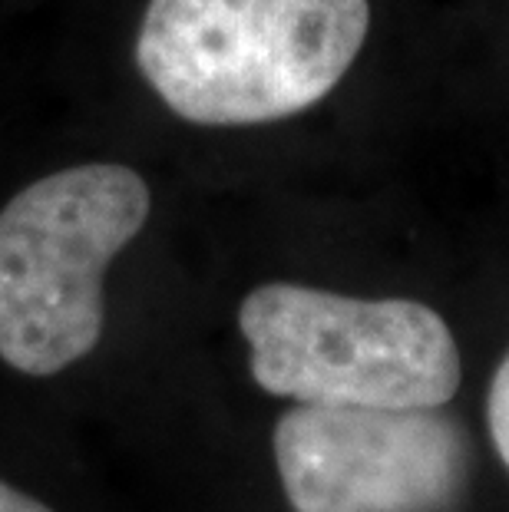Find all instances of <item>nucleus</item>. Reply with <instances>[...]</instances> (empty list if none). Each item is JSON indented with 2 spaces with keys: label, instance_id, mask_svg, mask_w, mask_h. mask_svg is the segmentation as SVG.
Instances as JSON below:
<instances>
[{
  "label": "nucleus",
  "instance_id": "nucleus-4",
  "mask_svg": "<svg viewBox=\"0 0 509 512\" xmlns=\"http://www.w3.org/2000/svg\"><path fill=\"white\" fill-rule=\"evenodd\" d=\"M272 446L295 512H447L470 470L467 433L440 407L295 403Z\"/></svg>",
  "mask_w": 509,
  "mask_h": 512
},
{
  "label": "nucleus",
  "instance_id": "nucleus-5",
  "mask_svg": "<svg viewBox=\"0 0 509 512\" xmlns=\"http://www.w3.org/2000/svg\"><path fill=\"white\" fill-rule=\"evenodd\" d=\"M486 423H490V437L503 466L509 470V351L500 361L490 384V400H486Z\"/></svg>",
  "mask_w": 509,
  "mask_h": 512
},
{
  "label": "nucleus",
  "instance_id": "nucleus-2",
  "mask_svg": "<svg viewBox=\"0 0 509 512\" xmlns=\"http://www.w3.org/2000/svg\"><path fill=\"white\" fill-rule=\"evenodd\" d=\"M143 176L86 162L27 185L0 212V361L50 377L100 344L103 275L143 232Z\"/></svg>",
  "mask_w": 509,
  "mask_h": 512
},
{
  "label": "nucleus",
  "instance_id": "nucleus-6",
  "mask_svg": "<svg viewBox=\"0 0 509 512\" xmlns=\"http://www.w3.org/2000/svg\"><path fill=\"white\" fill-rule=\"evenodd\" d=\"M0 512H53L50 506H43L40 499L20 493L7 483V479H0Z\"/></svg>",
  "mask_w": 509,
  "mask_h": 512
},
{
  "label": "nucleus",
  "instance_id": "nucleus-1",
  "mask_svg": "<svg viewBox=\"0 0 509 512\" xmlns=\"http://www.w3.org/2000/svg\"><path fill=\"white\" fill-rule=\"evenodd\" d=\"M371 0H149L136 63L196 126H258L321 103L354 67Z\"/></svg>",
  "mask_w": 509,
  "mask_h": 512
},
{
  "label": "nucleus",
  "instance_id": "nucleus-3",
  "mask_svg": "<svg viewBox=\"0 0 509 512\" xmlns=\"http://www.w3.org/2000/svg\"><path fill=\"white\" fill-rule=\"evenodd\" d=\"M255 384L321 407H443L460 351L437 311L410 298H351L272 281L238 308Z\"/></svg>",
  "mask_w": 509,
  "mask_h": 512
}]
</instances>
